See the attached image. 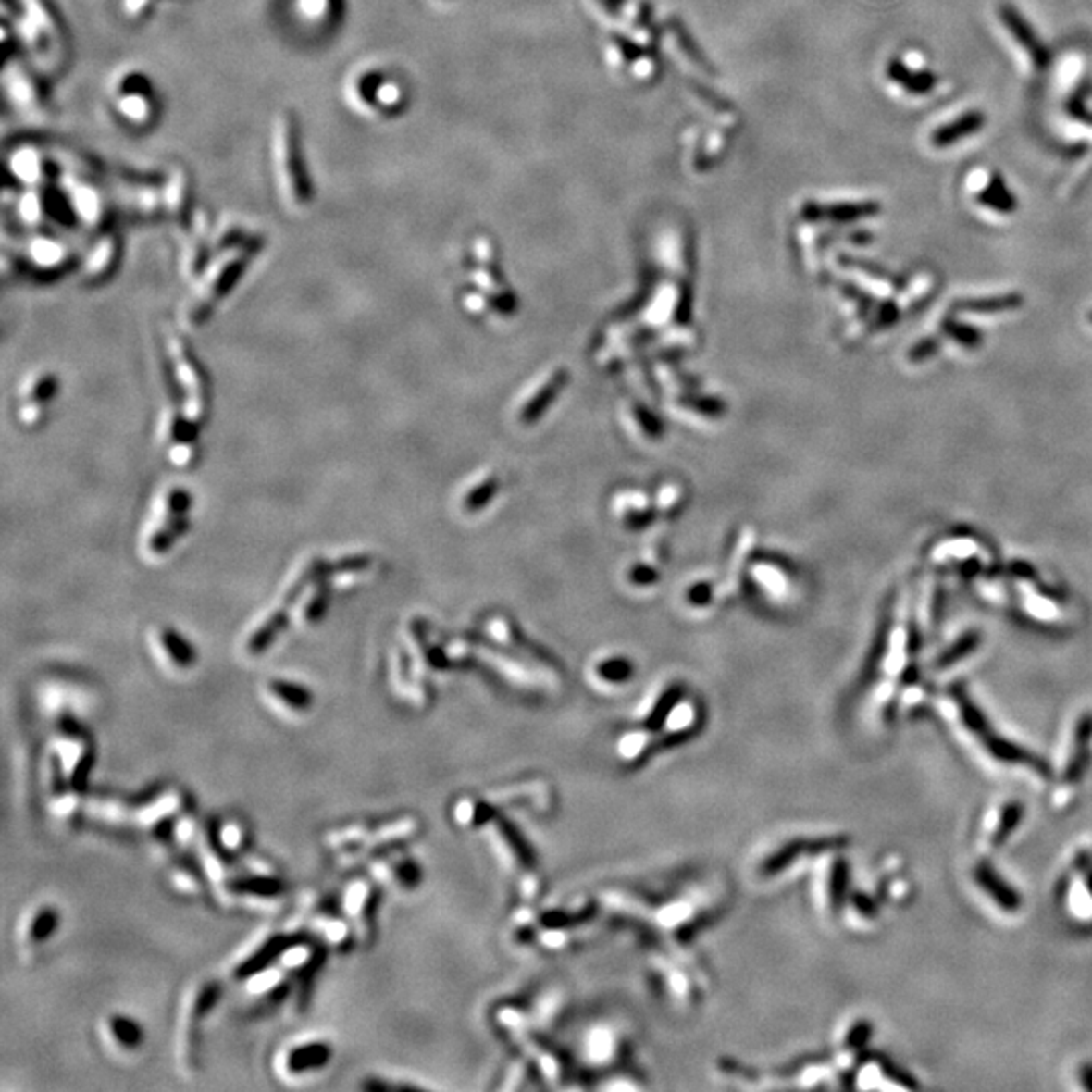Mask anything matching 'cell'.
I'll return each mask as SVG.
<instances>
[{"label": "cell", "mask_w": 1092, "mask_h": 1092, "mask_svg": "<svg viewBox=\"0 0 1092 1092\" xmlns=\"http://www.w3.org/2000/svg\"><path fill=\"white\" fill-rule=\"evenodd\" d=\"M951 696L955 698V702L959 706V714L961 720H963V725L967 726V730L977 735L979 738H983L986 735L991 733V726H989V720L986 718V714L981 713L979 706L971 701L967 696V692L963 690L961 686H951Z\"/></svg>", "instance_id": "4fadbf2b"}, {"label": "cell", "mask_w": 1092, "mask_h": 1092, "mask_svg": "<svg viewBox=\"0 0 1092 1092\" xmlns=\"http://www.w3.org/2000/svg\"><path fill=\"white\" fill-rule=\"evenodd\" d=\"M1086 890H1088V894L1092 897V868L1086 872Z\"/></svg>", "instance_id": "836d02e7"}, {"label": "cell", "mask_w": 1092, "mask_h": 1092, "mask_svg": "<svg viewBox=\"0 0 1092 1092\" xmlns=\"http://www.w3.org/2000/svg\"><path fill=\"white\" fill-rule=\"evenodd\" d=\"M1092 868V858L1088 851H1080L1074 860V870L1076 872H1088Z\"/></svg>", "instance_id": "d6a6232c"}, {"label": "cell", "mask_w": 1092, "mask_h": 1092, "mask_svg": "<svg viewBox=\"0 0 1092 1092\" xmlns=\"http://www.w3.org/2000/svg\"><path fill=\"white\" fill-rule=\"evenodd\" d=\"M1078 1076H1080V1085L1092 1092V1062H1085L1083 1066H1080Z\"/></svg>", "instance_id": "1f68e13d"}, {"label": "cell", "mask_w": 1092, "mask_h": 1092, "mask_svg": "<svg viewBox=\"0 0 1092 1092\" xmlns=\"http://www.w3.org/2000/svg\"><path fill=\"white\" fill-rule=\"evenodd\" d=\"M59 926V912L53 909V906H43L35 914H32V919L29 921L27 926V937L32 945H41L45 943L47 938H51L57 931Z\"/></svg>", "instance_id": "e0dca14e"}, {"label": "cell", "mask_w": 1092, "mask_h": 1092, "mask_svg": "<svg viewBox=\"0 0 1092 1092\" xmlns=\"http://www.w3.org/2000/svg\"><path fill=\"white\" fill-rule=\"evenodd\" d=\"M1001 17H1006V23H1008V27L1011 31V35L1015 39H1018V43H1022V47L1025 49V53L1030 55V59L1036 65H1042L1046 61V53L1040 47V43H1037V39L1034 41V32L1030 31L1028 23H1025V20L1022 17L1015 15L1013 10H1010V6H1003Z\"/></svg>", "instance_id": "5bb4252c"}, {"label": "cell", "mask_w": 1092, "mask_h": 1092, "mask_svg": "<svg viewBox=\"0 0 1092 1092\" xmlns=\"http://www.w3.org/2000/svg\"><path fill=\"white\" fill-rule=\"evenodd\" d=\"M302 23L324 29L334 25L341 17V0H292Z\"/></svg>", "instance_id": "7c38bea8"}, {"label": "cell", "mask_w": 1092, "mask_h": 1092, "mask_svg": "<svg viewBox=\"0 0 1092 1092\" xmlns=\"http://www.w3.org/2000/svg\"><path fill=\"white\" fill-rule=\"evenodd\" d=\"M1024 813H1025V807H1024L1022 801H1010V803L1003 805V810L999 813L998 827H996V832H993V838H991V846L993 848H999V846H1003V844L1008 842L1010 836L1015 832V827H1018L1022 824Z\"/></svg>", "instance_id": "d6986e66"}, {"label": "cell", "mask_w": 1092, "mask_h": 1092, "mask_svg": "<svg viewBox=\"0 0 1092 1092\" xmlns=\"http://www.w3.org/2000/svg\"><path fill=\"white\" fill-rule=\"evenodd\" d=\"M1092 742V713H1085L1074 726V749H1086Z\"/></svg>", "instance_id": "f1b7e54d"}, {"label": "cell", "mask_w": 1092, "mask_h": 1092, "mask_svg": "<svg viewBox=\"0 0 1092 1092\" xmlns=\"http://www.w3.org/2000/svg\"><path fill=\"white\" fill-rule=\"evenodd\" d=\"M332 1058V1048L326 1042H305L293 1046L286 1054V1068L290 1074L316 1073L328 1066Z\"/></svg>", "instance_id": "30bf717a"}, {"label": "cell", "mask_w": 1092, "mask_h": 1092, "mask_svg": "<svg viewBox=\"0 0 1092 1092\" xmlns=\"http://www.w3.org/2000/svg\"><path fill=\"white\" fill-rule=\"evenodd\" d=\"M344 100L360 118L385 119L405 107L407 85L385 65L365 61L348 73L344 81Z\"/></svg>", "instance_id": "7a4b0ae2"}, {"label": "cell", "mask_w": 1092, "mask_h": 1092, "mask_svg": "<svg viewBox=\"0 0 1092 1092\" xmlns=\"http://www.w3.org/2000/svg\"><path fill=\"white\" fill-rule=\"evenodd\" d=\"M160 3H164V0H119L122 13L128 20H134V23L148 19L158 8Z\"/></svg>", "instance_id": "484cf974"}, {"label": "cell", "mask_w": 1092, "mask_h": 1092, "mask_svg": "<svg viewBox=\"0 0 1092 1092\" xmlns=\"http://www.w3.org/2000/svg\"><path fill=\"white\" fill-rule=\"evenodd\" d=\"M107 1032L124 1050H134L144 1040V1032H142L140 1024L132 1018H126V1015H112L107 1020Z\"/></svg>", "instance_id": "2e32d148"}, {"label": "cell", "mask_w": 1092, "mask_h": 1092, "mask_svg": "<svg viewBox=\"0 0 1092 1092\" xmlns=\"http://www.w3.org/2000/svg\"><path fill=\"white\" fill-rule=\"evenodd\" d=\"M848 882H850L848 862L838 860L834 864V870H832V887H829V892H832V906L836 911L844 906L846 894H848Z\"/></svg>", "instance_id": "603a6c76"}, {"label": "cell", "mask_w": 1092, "mask_h": 1092, "mask_svg": "<svg viewBox=\"0 0 1092 1092\" xmlns=\"http://www.w3.org/2000/svg\"><path fill=\"white\" fill-rule=\"evenodd\" d=\"M864 1056H866V1058H870V1061H866V1062H876V1064L880 1066V1070H882V1074L887 1076L888 1080H892L894 1085H899V1086H902V1088H911V1090H919V1088H921L919 1080H916V1078H914V1076L909 1073V1070H904L902 1066H899L897 1062H894L892 1058L884 1056V1054H880V1052H868V1054H864Z\"/></svg>", "instance_id": "ffe728a7"}, {"label": "cell", "mask_w": 1092, "mask_h": 1092, "mask_svg": "<svg viewBox=\"0 0 1092 1092\" xmlns=\"http://www.w3.org/2000/svg\"><path fill=\"white\" fill-rule=\"evenodd\" d=\"M221 839L227 848H237L242 844L243 834H242V827L235 825V824H229L221 829Z\"/></svg>", "instance_id": "4dcf8cb0"}, {"label": "cell", "mask_w": 1092, "mask_h": 1092, "mask_svg": "<svg viewBox=\"0 0 1092 1092\" xmlns=\"http://www.w3.org/2000/svg\"><path fill=\"white\" fill-rule=\"evenodd\" d=\"M5 87L13 104L23 109L27 114L35 116L43 107V93L35 78L23 68L20 63L6 65L5 69Z\"/></svg>", "instance_id": "5b68a950"}, {"label": "cell", "mask_w": 1092, "mask_h": 1092, "mask_svg": "<svg viewBox=\"0 0 1092 1092\" xmlns=\"http://www.w3.org/2000/svg\"><path fill=\"white\" fill-rule=\"evenodd\" d=\"M974 878L977 882V887L981 890H986L993 899V902L1001 906L1003 911L1015 912L1022 906V894L1015 888H1011L1010 884L999 876L991 862H987V860L979 862L974 870Z\"/></svg>", "instance_id": "52a82bcc"}, {"label": "cell", "mask_w": 1092, "mask_h": 1092, "mask_svg": "<svg viewBox=\"0 0 1092 1092\" xmlns=\"http://www.w3.org/2000/svg\"><path fill=\"white\" fill-rule=\"evenodd\" d=\"M872 1034H874V1028L868 1020L856 1022L846 1036V1048L848 1050H862V1048H866V1044L870 1042Z\"/></svg>", "instance_id": "83f0119b"}, {"label": "cell", "mask_w": 1092, "mask_h": 1092, "mask_svg": "<svg viewBox=\"0 0 1092 1092\" xmlns=\"http://www.w3.org/2000/svg\"><path fill=\"white\" fill-rule=\"evenodd\" d=\"M109 102L116 116L130 128H146L156 116L155 87L144 71L124 68L112 75L107 85Z\"/></svg>", "instance_id": "277c9868"}, {"label": "cell", "mask_w": 1092, "mask_h": 1092, "mask_svg": "<svg viewBox=\"0 0 1092 1092\" xmlns=\"http://www.w3.org/2000/svg\"><path fill=\"white\" fill-rule=\"evenodd\" d=\"M63 254H65V247L51 237H37L35 242L31 243V257L35 259L37 264H41L43 267L59 264V261L63 259Z\"/></svg>", "instance_id": "7402d4cb"}, {"label": "cell", "mask_w": 1092, "mask_h": 1092, "mask_svg": "<svg viewBox=\"0 0 1092 1092\" xmlns=\"http://www.w3.org/2000/svg\"><path fill=\"white\" fill-rule=\"evenodd\" d=\"M437 3H441V0H437Z\"/></svg>", "instance_id": "e575fe53"}, {"label": "cell", "mask_w": 1092, "mask_h": 1092, "mask_svg": "<svg viewBox=\"0 0 1092 1092\" xmlns=\"http://www.w3.org/2000/svg\"><path fill=\"white\" fill-rule=\"evenodd\" d=\"M162 196H164L162 199L164 209L168 211V215L177 218V221H184V218L189 217L191 201H192L189 174L184 172L182 168H174L170 179L167 180V189H164Z\"/></svg>", "instance_id": "8fae6325"}, {"label": "cell", "mask_w": 1092, "mask_h": 1092, "mask_svg": "<svg viewBox=\"0 0 1092 1092\" xmlns=\"http://www.w3.org/2000/svg\"><path fill=\"white\" fill-rule=\"evenodd\" d=\"M17 32L41 63L55 65L63 59V31L47 0H15Z\"/></svg>", "instance_id": "3957f363"}, {"label": "cell", "mask_w": 1092, "mask_h": 1092, "mask_svg": "<svg viewBox=\"0 0 1092 1092\" xmlns=\"http://www.w3.org/2000/svg\"><path fill=\"white\" fill-rule=\"evenodd\" d=\"M269 694L273 698H278L281 706H286L288 710H292V713H305V710H310V706H312L310 690H305V688H302L298 684H292V682L271 680Z\"/></svg>", "instance_id": "9a60e30c"}, {"label": "cell", "mask_w": 1092, "mask_h": 1092, "mask_svg": "<svg viewBox=\"0 0 1092 1092\" xmlns=\"http://www.w3.org/2000/svg\"><path fill=\"white\" fill-rule=\"evenodd\" d=\"M47 167L49 162L45 160V156L32 146L19 148L8 158L10 174H13L15 180L19 184H23L25 189L43 187V182L47 179Z\"/></svg>", "instance_id": "ba28073f"}, {"label": "cell", "mask_w": 1092, "mask_h": 1092, "mask_svg": "<svg viewBox=\"0 0 1092 1092\" xmlns=\"http://www.w3.org/2000/svg\"><path fill=\"white\" fill-rule=\"evenodd\" d=\"M271 164L281 205L290 213L308 209L312 203V184L302 156L298 122L292 112H281L273 122Z\"/></svg>", "instance_id": "6da1fadb"}, {"label": "cell", "mask_w": 1092, "mask_h": 1092, "mask_svg": "<svg viewBox=\"0 0 1092 1092\" xmlns=\"http://www.w3.org/2000/svg\"><path fill=\"white\" fill-rule=\"evenodd\" d=\"M1090 764H1092L1090 747H1086V749H1074L1073 759H1070L1068 764H1066L1064 781L1070 783V785L1083 781V777H1085V775L1090 769Z\"/></svg>", "instance_id": "cb8c5ba5"}, {"label": "cell", "mask_w": 1092, "mask_h": 1092, "mask_svg": "<svg viewBox=\"0 0 1092 1092\" xmlns=\"http://www.w3.org/2000/svg\"><path fill=\"white\" fill-rule=\"evenodd\" d=\"M116 255H118L116 237H112V235L104 237L102 242L95 245V249H93V254L90 255V259H87V267H85L87 276H90L92 279L105 276V273L109 269H112L114 261H116Z\"/></svg>", "instance_id": "ac0fdd59"}, {"label": "cell", "mask_w": 1092, "mask_h": 1092, "mask_svg": "<svg viewBox=\"0 0 1092 1092\" xmlns=\"http://www.w3.org/2000/svg\"><path fill=\"white\" fill-rule=\"evenodd\" d=\"M851 904H854L856 911L862 916H866V919H876L878 916V904L866 892H854V897H851Z\"/></svg>", "instance_id": "f546056e"}, {"label": "cell", "mask_w": 1092, "mask_h": 1092, "mask_svg": "<svg viewBox=\"0 0 1092 1092\" xmlns=\"http://www.w3.org/2000/svg\"><path fill=\"white\" fill-rule=\"evenodd\" d=\"M981 126V116L979 114H967L965 118L957 119L953 126H945L938 130L935 134V144L937 146H947L951 144V142H957L961 136L967 134V132H975V130Z\"/></svg>", "instance_id": "44dd1931"}, {"label": "cell", "mask_w": 1092, "mask_h": 1092, "mask_svg": "<svg viewBox=\"0 0 1092 1092\" xmlns=\"http://www.w3.org/2000/svg\"><path fill=\"white\" fill-rule=\"evenodd\" d=\"M162 643H164V648H167V653H168V658L172 660V664L180 665V668H187V665L192 664V651L187 643L182 641V638L167 631L162 636Z\"/></svg>", "instance_id": "d4e9b609"}, {"label": "cell", "mask_w": 1092, "mask_h": 1092, "mask_svg": "<svg viewBox=\"0 0 1092 1092\" xmlns=\"http://www.w3.org/2000/svg\"><path fill=\"white\" fill-rule=\"evenodd\" d=\"M981 740L993 759L1008 763V764H1028L1030 769H1034L1037 775H1042L1044 779H1052L1054 771L1050 767V763L1042 759L1040 755H1036V752L1015 745V742H1011L1008 738H1001L993 733L986 735Z\"/></svg>", "instance_id": "8992f818"}, {"label": "cell", "mask_w": 1092, "mask_h": 1092, "mask_svg": "<svg viewBox=\"0 0 1092 1092\" xmlns=\"http://www.w3.org/2000/svg\"><path fill=\"white\" fill-rule=\"evenodd\" d=\"M977 641H979V639H977L975 636L963 638V639H961V641L957 643V646H953L951 650L945 651V653L941 655V658L937 660V665H938V668H947V665H953V664H955V662H959L961 658H965L967 653L974 651V650L977 648Z\"/></svg>", "instance_id": "4316f807"}, {"label": "cell", "mask_w": 1092, "mask_h": 1092, "mask_svg": "<svg viewBox=\"0 0 1092 1092\" xmlns=\"http://www.w3.org/2000/svg\"><path fill=\"white\" fill-rule=\"evenodd\" d=\"M65 184H68V187H65V192H68V201L73 206V211L90 225H95L97 221H100L102 211H104L102 194L97 192L90 182H83V180L73 179V177L65 179Z\"/></svg>", "instance_id": "9c48e42d"}]
</instances>
